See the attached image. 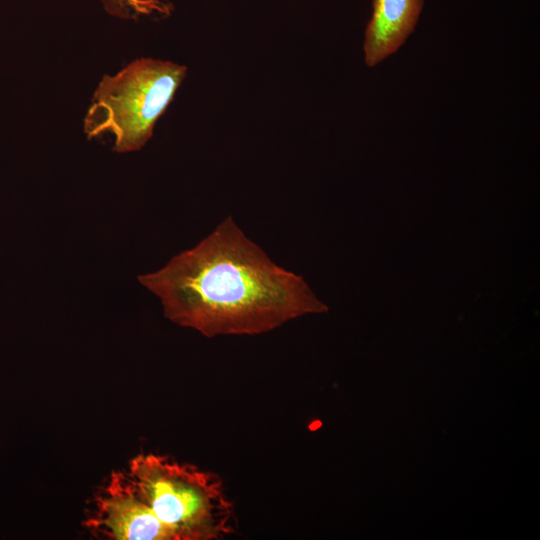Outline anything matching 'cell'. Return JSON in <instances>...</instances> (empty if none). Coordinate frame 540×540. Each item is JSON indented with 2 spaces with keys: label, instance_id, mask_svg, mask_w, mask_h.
<instances>
[{
  "label": "cell",
  "instance_id": "2",
  "mask_svg": "<svg viewBox=\"0 0 540 540\" xmlns=\"http://www.w3.org/2000/svg\"><path fill=\"white\" fill-rule=\"evenodd\" d=\"M126 471L175 540H216L233 532V505L217 475L154 453L135 456Z\"/></svg>",
  "mask_w": 540,
  "mask_h": 540
},
{
  "label": "cell",
  "instance_id": "3",
  "mask_svg": "<svg viewBox=\"0 0 540 540\" xmlns=\"http://www.w3.org/2000/svg\"><path fill=\"white\" fill-rule=\"evenodd\" d=\"M186 74L184 65L141 58L103 77L84 119L85 134L94 138L110 133L118 153L141 149Z\"/></svg>",
  "mask_w": 540,
  "mask_h": 540
},
{
  "label": "cell",
  "instance_id": "1",
  "mask_svg": "<svg viewBox=\"0 0 540 540\" xmlns=\"http://www.w3.org/2000/svg\"><path fill=\"white\" fill-rule=\"evenodd\" d=\"M138 280L159 297L167 319L209 338L262 334L328 309L302 276L276 264L231 216Z\"/></svg>",
  "mask_w": 540,
  "mask_h": 540
},
{
  "label": "cell",
  "instance_id": "6",
  "mask_svg": "<svg viewBox=\"0 0 540 540\" xmlns=\"http://www.w3.org/2000/svg\"><path fill=\"white\" fill-rule=\"evenodd\" d=\"M119 2L142 14H149L152 10L165 12V6L156 0H119Z\"/></svg>",
  "mask_w": 540,
  "mask_h": 540
},
{
  "label": "cell",
  "instance_id": "5",
  "mask_svg": "<svg viewBox=\"0 0 540 540\" xmlns=\"http://www.w3.org/2000/svg\"><path fill=\"white\" fill-rule=\"evenodd\" d=\"M424 0H372L366 27L364 60L374 67L394 54L414 31Z\"/></svg>",
  "mask_w": 540,
  "mask_h": 540
},
{
  "label": "cell",
  "instance_id": "4",
  "mask_svg": "<svg viewBox=\"0 0 540 540\" xmlns=\"http://www.w3.org/2000/svg\"><path fill=\"white\" fill-rule=\"evenodd\" d=\"M84 525L113 540H175L141 496L126 470L113 472L95 496Z\"/></svg>",
  "mask_w": 540,
  "mask_h": 540
}]
</instances>
